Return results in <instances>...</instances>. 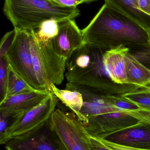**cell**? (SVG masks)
Wrapping results in <instances>:
<instances>
[{"label": "cell", "instance_id": "cell-17", "mask_svg": "<svg viewBox=\"0 0 150 150\" xmlns=\"http://www.w3.org/2000/svg\"><path fill=\"white\" fill-rule=\"evenodd\" d=\"M30 48L36 78L42 91H50L49 84L44 69L42 58L35 36V31L30 30Z\"/></svg>", "mask_w": 150, "mask_h": 150}, {"label": "cell", "instance_id": "cell-4", "mask_svg": "<svg viewBox=\"0 0 150 150\" xmlns=\"http://www.w3.org/2000/svg\"><path fill=\"white\" fill-rule=\"evenodd\" d=\"M59 100L51 92L41 104L19 115L0 136V144H5L11 140L29 137L40 130L49 121Z\"/></svg>", "mask_w": 150, "mask_h": 150}, {"label": "cell", "instance_id": "cell-13", "mask_svg": "<svg viewBox=\"0 0 150 150\" xmlns=\"http://www.w3.org/2000/svg\"><path fill=\"white\" fill-rule=\"evenodd\" d=\"M150 33V0H104Z\"/></svg>", "mask_w": 150, "mask_h": 150}, {"label": "cell", "instance_id": "cell-16", "mask_svg": "<svg viewBox=\"0 0 150 150\" xmlns=\"http://www.w3.org/2000/svg\"><path fill=\"white\" fill-rule=\"evenodd\" d=\"M50 91L73 112L80 121L81 120V111L83 104L82 93L75 90L59 89L54 84L50 85Z\"/></svg>", "mask_w": 150, "mask_h": 150}, {"label": "cell", "instance_id": "cell-29", "mask_svg": "<svg viewBox=\"0 0 150 150\" xmlns=\"http://www.w3.org/2000/svg\"><path fill=\"white\" fill-rule=\"evenodd\" d=\"M146 62H147V63H148V64H149V68L150 69V54L149 55V56L148 57V58H147V60H146Z\"/></svg>", "mask_w": 150, "mask_h": 150}, {"label": "cell", "instance_id": "cell-24", "mask_svg": "<svg viewBox=\"0 0 150 150\" xmlns=\"http://www.w3.org/2000/svg\"><path fill=\"white\" fill-rule=\"evenodd\" d=\"M53 5L60 8H76L82 3H88L87 0H48Z\"/></svg>", "mask_w": 150, "mask_h": 150}, {"label": "cell", "instance_id": "cell-27", "mask_svg": "<svg viewBox=\"0 0 150 150\" xmlns=\"http://www.w3.org/2000/svg\"><path fill=\"white\" fill-rule=\"evenodd\" d=\"M90 139L93 150H114L105 145L98 138L90 136Z\"/></svg>", "mask_w": 150, "mask_h": 150}, {"label": "cell", "instance_id": "cell-19", "mask_svg": "<svg viewBox=\"0 0 150 150\" xmlns=\"http://www.w3.org/2000/svg\"><path fill=\"white\" fill-rule=\"evenodd\" d=\"M144 111H150V86L139 88L122 94Z\"/></svg>", "mask_w": 150, "mask_h": 150}, {"label": "cell", "instance_id": "cell-10", "mask_svg": "<svg viewBox=\"0 0 150 150\" xmlns=\"http://www.w3.org/2000/svg\"><path fill=\"white\" fill-rule=\"evenodd\" d=\"M5 147L6 150H63L50 129L49 121L34 134L11 140Z\"/></svg>", "mask_w": 150, "mask_h": 150}, {"label": "cell", "instance_id": "cell-7", "mask_svg": "<svg viewBox=\"0 0 150 150\" xmlns=\"http://www.w3.org/2000/svg\"><path fill=\"white\" fill-rule=\"evenodd\" d=\"M139 122L138 119L125 112L116 111L89 118L83 125L90 136L103 139Z\"/></svg>", "mask_w": 150, "mask_h": 150}, {"label": "cell", "instance_id": "cell-12", "mask_svg": "<svg viewBox=\"0 0 150 150\" xmlns=\"http://www.w3.org/2000/svg\"><path fill=\"white\" fill-rule=\"evenodd\" d=\"M37 42L49 86L60 84L64 79L67 59L55 52L52 41Z\"/></svg>", "mask_w": 150, "mask_h": 150}, {"label": "cell", "instance_id": "cell-3", "mask_svg": "<svg viewBox=\"0 0 150 150\" xmlns=\"http://www.w3.org/2000/svg\"><path fill=\"white\" fill-rule=\"evenodd\" d=\"M105 52L101 49L92 47L91 63L68 83L86 86L105 95H122L139 89L133 84H121L112 80L103 62Z\"/></svg>", "mask_w": 150, "mask_h": 150}, {"label": "cell", "instance_id": "cell-11", "mask_svg": "<svg viewBox=\"0 0 150 150\" xmlns=\"http://www.w3.org/2000/svg\"><path fill=\"white\" fill-rule=\"evenodd\" d=\"M50 93V91H34L6 98L0 102V114L20 115L42 103Z\"/></svg>", "mask_w": 150, "mask_h": 150}, {"label": "cell", "instance_id": "cell-8", "mask_svg": "<svg viewBox=\"0 0 150 150\" xmlns=\"http://www.w3.org/2000/svg\"><path fill=\"white\" fill-rule=\"evenodd\" d=\"M102 139L127 148L150 150V124L139 122Z\"/></svg>", "mask_w": 150, "mask_h": 150}, {"label": "cell", "instance_id": "cell-23", "mask_svg": "<svg viewBox=\"0 0 150 150\" xmlns=\"http://www.w3.org/2000/svg\"><path fill=\"white\" fill-rule=\"evenodd\" d=\"M16 34L14 28L12 30L6 33L1 40L0 44V59L5 56L12 44Z\"/></svg>", "mask_w": 150, "mask_h": 150}, {"label": "cell", "instance_id": "cell-6", "mask_svg": "<svg viewBox=\"0 0 150 150\" xmlns=\"http://www.w3.org/2000/svg\"><path fill=\"white\" fill-rule=\"evenodd\" d=\"M15 29V38L4 56L9 67L33 89L43 91L33 69L30 48V30Z\"/></svg>", "mask_w": 150, "mask_h": 150}, {"label": "cell", "instance_id": "cell-22", "mask_svg": "<svg viewBox=\"0 0 150 150\" xmlns=\"http://www.w3.org/2000/svg\"><path fill=\"white\" fill-rule=\"evenodd\" d=\"M9 64L5 56L0 59V96L1 102L4 99L8 79Z\"/></svg>", "mask_w": 150, "mask_h": 150}, {"label": "cell", "instance_id": "cell-30", "mask_svg": "<svg viewBox=\"0 0 150 150\" xmlns=\"http://www.w3.org/2000/svg\"><path fill=\"white\" fill-rule=\"evenodd\" d=\"M87 1L88 3H91L92 2L95 1H97V0H87Z\"/></svg>", "mask_w": 150, "mask_h": 150}, {"label": "cell", "instance_id": "cell-25", "mask_svg": "<svg viewBox=\"0 0 150 150\" xmlns=\"http://www.w3.org/2000/svg\"><path fill=\"white\" fill-rule=\"evenodd\" d=\"M20 115L13 116L0 114V136L4 134L6 130Z\"/></svg>", "mask_w": 150, "mask_h": 150}, {"label": "cell", "instance_id": "cell-20", "mask_svg": "<svg viewBox=\"0 0 150 150\" xmlns=\"http://www.w3.org/2000/svg\"><path fill=\"white\" fill-rule=\"evenodd\" d=\"M59 23L55 19L43 22L35 31L38 42H48L53 40L59 33Z\"/></svg>", "mask_w": 150, "mask_h": 150}, {"label": "cell", "instance_id": "cell-18", "mask_svg": "<svg viewBox=\"0 0 150 150\" xmlns=\"http://www.w3.org/2000/svg\"><path fill=\"white\" fill-rule=\"evenodd\" d=\"M34 91H37L33 89L27 84L9 66L8 79L4 99L11 96Z\"/></svg>", "mask_w": 150, "mask_h": 150}, {"label": "cell", "instance_id": "cell-2", "mask_svg": "<svg viewBox=\"0 0 150 150\" xmlns=\"http://www.w3.org/2000/svg\"><path fill=\"white\" fill-rule=\"evenodd\" d=\"M3 11L14 28L25 30H36L50 19L59 23L75 19L80 14L77 7L60 8L48 0H5Z\"/></svg>", "mask_w": 150, "mask_h": 150}, {"label": "cell", "instance_id": "cell-1", "mask_svg": "<svg viewBox=\"0 0 150 150\" xmlns=\"http://www.w3.org/2000/svg\"><path fill=\"white\" fill-rule=\"evenodd\" d=\"M82 32L85 44L105 52L121 45L150 49L149 32L106 3Z\"/></svg>", "mask_w": 150, "mask_h": 150}, {"label": "cell", "instance_id": "cell-14", "mask_svg": "<svg viewBox=\"0 0 150 150\" xmlns=\"http://www.w3.org/2000/svg\"><path fill=\"white\" fill-rule=\"evenodd\" d=\"M129 48L121 45L105 52L103 62L112 80L118 84H129L126 56Z\"/></svg>", "mask_w": 150, "mask_h": 150}, {"label": "cell", "instance_id": "cell-28", "mask_svg": "<svg viewBox=\"0 0 150 150\" xmlns=\"http://www.w3.org/2000/svg\"><path fill=\"white\" fill-rule=\"evenodd\" d=\"M98 139L106 146L114 150H150L138 149L127 148V147H124V146H121V145H118V144H115L109 142L105 141L103 139H99V138H98Z\"/></svg>", "mask_w": 150, "mask_h": 150}, {"label": "cell", "instance_id": "cell-15", "mask_svg": "<svg viewBox=\"0 0 150 150\" xmlns=\"http://www.w3.org/2000/svg\"><path fill=\"white\" fill-rule=\"evenodd\" d=\"M125 59L128 83L140 88L150 86V69L129 51L127 53Z\"/></svg>", "mask_w": 150, "mask_h": 150}, {"label": "cell", "instance_id": "cell-21", "mask_svg": "<svg viewBox=\"0 0 150 150\" xmlns=\"http://www.w3.org/2000/svg\"><path fill=\"white\" fill-rule=\"evenodd\" d=\"M105 97L110 105L120 111L128 113L142 110L134 103L123 98L121 95H105Z\"/></svg>", "mask_w": 150, "mask_h": 150}, {"label": "cell", "instance_id": "cell-9", "mask_svg": "<svg viewBox=\"0 0 150 150\" xmlns=\"http://www.w3.org/2000/svg\"><path fill=\"white\" fill-rule=\"evenodd\" d=\"M51 41L55 52L67 59L85 43L82 30L75 19L59 23V33Z\"/></svg>", "mask_w": 150, "mask_h": 150}, {"label": "cell", "instance_id": "cell-26", "mask_svg": "<svg viewBox=\"0 0 150 150\" xmlns=\"http://www.w3.org/2000/svg\"><path fill=\"white\" fill-rule=\"evenodd\" d=\"M138 119L140 122H147L150 124V111L140 110L136 112L127 113Z\"/></svg>", "mask_w": 150, "mask_h": 150}, {"label": "cell", "instance_id": "cell-5", "mask_svg": "<svg viewBox=\"0 0 150 150\" xmlns=\"http://www.w3.org/2000/svg\"><path fill=\"white\" fill-rule=\"evenodd\" d=\"M49 124L63 150H93L90 135L75 115L55 109Z\"/></svg>", "mask_w": 150, "mask_h": 150}]
</instances>
